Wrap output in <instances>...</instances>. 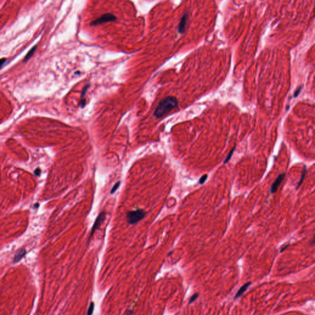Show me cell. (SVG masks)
Returning <instances> with one entry per match:
<instances>
[{
  "mask_svg": "<svg viewBox=\"0 0 315 315\" xmlns=\"http://www.w3.org/2000/svg\"><path fill=\"white\" fill-rule=\"evenodd\" d=\"M302 87H303V85H302V86H300V87H299V88L296 89V91H295V92H294V97H297V96H299V94H300V92H301V90H302Z\"/></svg>",
  "mask_w": 315,
  "mask_h": 315,
  "instance_id": "e0dca14e",
  "label": "cell"
},
{
  "mask_svg": "<svg viewBox=\"0 0 315 315\" xmlns=\"http://www.w3.org/2000/svg\"><path fill=\"white\" fill-rule=\"evenodd\" d=\"M6 58H2V59H0V68L4 65V63L6 62Z\"/></svg>",
  "mask_w": 315,
  "mask_h": 315,
  "instance_id": "d6986e66",
  "label": "cell"
},
{
  "mask_svg": "<svg viewBox=\"0 0 315 315\" xmlns=\"http://www.w3.org/2000/svg\"><path fill=\"white\" fill-rule=\"evenodd\" d=\"M126 315H133V313H132V311L131 310H129L126 313Z\"/></svg>",
  "mask_w": 315,
  "mask_h": 315,
  "instance_id": "7402d4cb",
  "label": "cell"
},
{
  "mask_svg": "<svg viewBox=\"0 0 315 315\" xmlns=\"http://www.w3.org/2000/svg\"><path fill=\"white\" fill-rule=\"evenodd\" d=\"M188 17V15L187 13H185L182 16V18L180 20V22L179 23L178 27V33H183L185 32V28H186V26Z\"/></svg>",
  "mask_w": 315,
  "mask_h": 315,
  "instance_id": "8992f818",
  "label": "cell"
},
{
  "mask_svg": "<svg viewBox=\"0 0 315 315\" xmlns=\"http://www.w3.org/2000/svg\"><path fill=\"white\" fill-rule=\"evenodd\" d=\"M306 172H307V168H306V166H304V169H303V171H302V175H301V180L299 181V182L298 183V185H297V186L296 188V189L297 190L300 186L302 185L304 180V178L305 177V174H306Z\"/></svg>",
  "mask_w": 315,
  "mask_h": 315,
  "instance_id": "30bf717a",
  "label": "cell"
},
{
  "mask_svg": "<svg viewBox=\"0 0 315 315\" xmlns=\"http://www.w3.org/2000/svg\"><path fill=\"white\" fill-rule=\"evenodd\" d=\"M145 216V212L138 209L136 211H129L126 214V219L129 225H133L143 219Z\"/></svg>",
  "mask_w": 315,
  "mask_h": 315,
  "instance_id": "7a4b0ae2",
  "label": "cell"
},
{
  "mask_svg": "<svg viewBox=\"0 0 315 315\" xmlns=\"http://www.w3.org/2000/svg\"><path fill=\"white\" fill-rule=\"evenodd\" d=\"M116 20H117V17L115 15H114L113 14H109V13L105 14H104L103 15L100 16L99 18H97L96 20L92 21L91 23V25H92V26L97 25H100V24L106 23V22H114Z\"/></svg>",
  "mask_w": 315,
  "mask_h": 315,
  "instance_id": "3957f363",
  "label": "cell"
},
{
  "mask_svg": "<svg viewBox=\"0 0 315 315\" xmlns=\"http://www.w3.org/2000/svg\"><path fill=\"white\" fill-rule=\"evenodd\" d=\"M25 254H26V251L24 249H22L19 250L18 251H17V253L15 254L14 259V263H17L18 262H19L23 258V257L25 255Z\"/></svg>",
  "mask_w": 315,
  "mask_h": 315,
  "instance_id": "ba28073f",
  "label": "cell"
},
{
  "mask_svg": "<svg viewBox=\"0 0 315 315\" xmlns=\"http://www.w3.org/2000/svg\"><path fill=\"white\" fill-rule=\"evenodd\" d=\"M89 86H90V85H89V84H88V85H86V86L84 88V89H83V91H82V92H81V99H83L84 96H85V94H86V92H87V91H88V88H89Z\"/></svg>",
  "mask_w": 315,
  "mask_h": 315,
  "instance_id": "2e32d148",
  "label": "cell"
},
{
  "mask_svg": "<svg viewBox=\"0 0 315 315\" xmlns=\"http://www.w3.org/2000/svg\"><path fill=\"white\" fill-rule=\"evenodd\" d=\"M235 148H236V146H235V147H233V149L230 150V153L228 154V155L227 156V158H225V161H224V164H225V163L228 162L229 161V160L231 159V158L232 157V155H233V153H234V152H235Z\"/></svg>",
  "mask_w": 315,
  "mask_h": 315,
  "instance_id": "8fae6325",
  "label": "cell"
},
{
  "mask_svg": "<svg viewBox=\"0 0 315 315\" xmlns=\"http://www.w3.org/2000/svg\"><path fill=\"white\" fill-rule=\"evenodd\" d=\"M94 310V302H91L90 304V306L88 309V311L87 313V315H92Z\"/></svg>",
  "mask_w": 315,
  "mask_h": 315,
  "instance_id": "7c38bea8",
  "label": "cell"
},
{
  "mask_svg": "<svg viewBox=\"0 0 315 315\" xmlns=\"http://www.w3.org/2000/svg\"><path fill=\"white\" fill-rule=\"evenodd\" d=\"M251 282H248L246 283H245L244 284H243L239 289V290L238 291L237 293L236 294L235 297H234V299H238L239 297H240L246 291L247 289L249 288V287L251 286Z\"/></svg>",
  "mask_w": 315,
  "mask_h": 315,
  "instance_id": "52a82bcc",
  "label": "cell"
},
{
  "mask_svg": "<svg viewBox=\"0 0 315 315\" xmlns=\"http://www.w3.org/2000/svg\"><path fill=\"white\" fill-rule=\"evenodd\" d=\"M36 47H37V45H36L35 46L33 47H32V48L30 50V51H29V52L27 54L26 56L25 57V58H24V61H25V62H26V61L28 60H29V59H30L32 57V55H33V54H34L35 51H36Z\"/></svg>",
  "mask_w": 315,
  "mask_h": 315,
  "instance_id": "9c48e42d",
  "label": "cell"
},
{
  "mask_svg": "<svg viewBox=\"0 0 315 315\" xmlns=\"http://www.w3.org/2000/svg\"><path fill=\"white\" fill-rule=\"evenodd\" d=\"M289 246V244H286H286H284V245H283V246L281 247V249H280V252H283V251H284V250H285V249H286V248H287Z\"/></svg>",
  "mask_w": 315,
  "mask_h": 315,
  "instance_id": "ffe728a7",
  "label": "cell"
},
{
  "mask_svg": "<svg viewBox=\"0 0 315 315\" xmlns=\"http://www.w3.org/2000/svg\"><path fill=\"white\" fill-rule=\"evenodd\" d=\"M198 296H199L198 293H195V294H194L193 295H192V296H191V297L190 298V300H189V304H192L193 302H194L196 301V299L198 297Z\"/></svg>",
  "mask_w": 315,
  "mask_h": 315,
  "instance_id": "4fadbf2b",
  "label": "cell"
},
{
  "mask_svg": "<svg viewBox=\"0 0 315 315\" xmlns=\"http://www.w3.org/2000/svg\"><path fill=\"white\" fill-rule=\"evenodd\" d=\"M80 107H81V108L84 107V106L86 105V99H81V102H80Z\"/></svg>",
  "mask_w": 315,
  "mask_h": 315,
  "instance_id": "ac0fdd59",
  "label": "cell"
},
{
  "mask_svg": "<svg viewBox=\"0 0 315 315\" xmlns=\"http://www.w3.org/2000/svg\"><path fill=\"white\" fill-rule=\"evenodd\" d=\"M40 173H41V170H40V169H36L35 170V175H37V176L39 175H40Z\"/></svg>",
  "mask_w": 315,
  "mask_h": 315,
  "instance_id": "44dd1931",
  "label": "cell"
},
{
  "mask_svg": "<svg viewBox=\"0 0 315 315\" xmlns=\"http://www.w3.org/2000/svg\"><path fill=\"white\" fill-rule=\"evenodd\" d=\"M105 214L104 212H102L101 213H100V214L98 215V217H97L94 223V225L92 227V231H91V236L89 238V239L91 238V237H92L93 236V235L94 234V232L96 231V230L99 227V226L100 225V224L104 222V220H105Z\"/></svg>",
  "mask_w": 315,
  "mask_h": 315,
  "instance_id": "277c9868",
  "label": "cell"
},
{
  "mask_svg": "<svg viewBox=\"0 0 315 315\" xmlns=\"http://www.w3.org/2000/svg\"><path fill=\"white\" fill-rule=\"evenodd\" d=\"M177 105L178 101L177 99L172 96H168L159 102L154 112V116L157 118H160L177 107Z\"/></svg>",
  "mask_w": 315,
  "mask_h": 315,
  "instance_id": "6da1fadb",
  "label": "cell"
},
{
  "mask_svg": "<svg viewBox=\"0 0 315 315\" xmlns=\"http://www.w3.org/2000/svg\"><path fill=\"white\" fill-rule=\"evenodd\" d=\"M284 177H285V174H280L278 175V177L275 180V181L274 182V183H273V185H272V186L271 187L270 191H271L272 193L273 194V193H276V191H277L280 185L283 182V180H284Z\"/></svg>",
  "mask_w": 315,
  "mask_h": 315,
  "instance_id": "5b68a950",
  "label": "cell"
},
{
  "mask_svg": "<svg viewBox=\"0 0 315 315\" xmlns=\"http://www.w3.org/2000/svg\"><path fill=\"white\" fill-rule=\"evenodd\" d=\"M207 177H208V176H207V174H204V175H202V176L200 178V179H199V184L202 185V184H203V183H204L206 181V180H207Z\"/></svg>",
  "mask_w": 315,
  "mask_h": 315,
  "instance_id": "5bb4252c",
  "label": "cell"
},
{
  "mask_svg": "<svg viewBox=\"0 0 315 315\" xmlns=\"http://www.w3.org/2000/svg\"><path fill=\"white\" fill-rule=\"evenodd\" d=\"M120 183H121L120 182H117V183H116V184H115V185L113 186V188H112V190H111V192H110L112 194H113V193H115V192L117 190V189H118V188H119V186H120Z\"/></svg>",
  "mask_w": 315,
  "mask_h": 315,
  "instance_id": "9a60e30c",
  "label": "cell"
}]
</instances>
